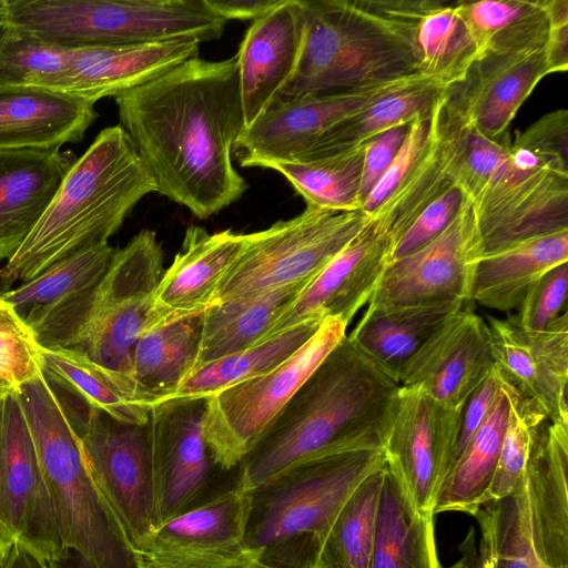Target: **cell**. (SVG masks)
Returning a JSON list of instances; mask_svg holds the SVG:
<instances>
[{
	"label": "cell",
	"instance_id": "12",
	"mask_svg": "<svg viewBox=\"0 0 568 568\" xmlns=\"http://www.w3.org/2000/svg\"><path fill=\"white\" fill-rule=\"evenodd\" d=\"M65 408L95 485L139 552L159 527L146 426L116 420L82 402L78 413Z\"/></svg>",
	"mask_w": 568,
	"mask_h": 568
},
{
	"label": "cell",
	"instance_id": "24",
	"mask_svg": "<svg viewBox=\"0 0 568 568\" xmlns=\"http://www.w3.org/2000/svg\"><path fill=\"white\" fill-rule=\"evenodd\" d=\"M528 542L541 568H568V426L538 430L521 481Z\"/></svg>",
	"mask_w": 568,
	"mask_h": 568
},
{
	"label": "cell",
	"instance_id": "14",
	"mask_svg": "<svg viewBox=\"0 0 568 568\" xmlns=\"http://www.w3.org/2000/svg\"><path fill=\"white\" fill-rule=\"evenodd\" d=\"M426 81L413 77L335 94L277 99L242 130L234 146L239 163L266 168L274 162L315 161L335 124L387 95Z\"/></svg>",
	"mask_w": 568,
	"mask_h": 568
},
{
	"label": "cell",
	"instance_id": "4",
	"mask_svg": "<svg viewBox=\"0 0 568 568\" xmlns=\"http://www.w3.org/2000/svg\"><path fill=\"white\" fill-rule=\"evenodd\" d=\"M432 2L302 0L303 52L294 78L278 99L335 94L423 77L416 30Z\"/></svg>",
	"mask_w": 568,
	"mask_h": 568
},
{
	"label": "cell",
	"instance_id": "46",
	"mask_svg": "<svg viewBox=\"0 0 568 568\" xmlns=\"http://www.w3.org/2000/svg\"><path fill=\"white\" fill-rule=\"evenodd\" d=\"M504 385L509 395V416L486 503L515 493L524 478L538 430L548 420L540 407L520 397L505 382Z\"/></svg>",
	"mask_w": 568,
	"mask_h": 568
},
{
	"label": "cell",
	"instance_id": "13",
	"mask_svg": "<svg viewBox=\"0 0 568 568\" xmlns=\"http://www.w3.org/2000/svg\"><path fill=\"white\" fill-rule=\"evenodd\" d=\"M204 409L205 399L172 398L150 412L146 428L159 527L241 488L239 468L224 470L211 456L203 435Z\"/></svg>",
	"mask_w": 568,
	"mask_h": 568
},
{
	"label": "cell",
	"instance_id": "43",
	"mask_svg": "<svg viewBox=\"0 0 568 568\" xmlns=\"http://www.w3.org/2000/svg\"><path fill=\"white\" fill-rule=\"evenodd\" d=\"M448 88L426 81L387 95L333 126L317 160L356 149L384 131L408 124ZM311 162V161H310Z\"/></svg>",
	"mask_w": 568,
	"mask_h": 568
},
{
	"label": "cell",
	"instance_id": "35",
	"mask_svg": "<svg viewBox=\"0 0 568 568\" xmlns=\"http://www.w3.org/2000/svg\"><path fill=\"white\" fill-rule=\"evenodd\" d=\"M568 260V230L535 237L481 257L476 266L471 301L509 312L545 273Z\"/></svg>",
	"mask_w": 568,
	"mask_h": 568
},
{
	"label": "cell",
	"instance_id": "23",
	"mask_svg": "<svg viewBox=\"0 0 568 568\" xmlns=\"http://www.w3.org/2000/svg\"><path fill=\"white\" fill-rule=\"evenodd\" d=\"M302 0H281L252 21L236 55L244 128L282 94L297 70L304 47Z\"/></svg>",
	"mask_w": 568,
	"mask_h": 568
},
{
	"label": "cell",
	"instance_id": "36",
	"mask_svg": "<svg viewBox=\"0 0 568 568\" xmlns=\"http://www.w3.org/2000/svg\"><path fill=\"white\" fill-rule=\"evenodd\" d=\"M39 354L41 371L49 383L116 420L148 425L152 407L139 397L126 376L98 365L77 351L39 347Z\"/></svg>",
	"mask_w": 568,
	"mask_h": 568
},
{
	"label": "cell",
	"instance_id": "37",
	"mask_svg": "<svg viewBox=\"0 0 568 568\" xmlns=\"http://www.w3.org/2000/svg\"><path fill=\"white\" fill-rule=\"evenodd\" d=\"M456 4L480 57L536 52L547 48L554 29L548 0H479Z\"/></svg>",
	"mask_w": 568,
	"mask_h": 568
},
{
	"label": "cell",
	"instance_id": "42",
	"mask_svg": "<svg viewBox=\"0 0 568 568\" xmlns=\"http://www.w3.org/2000/svg\"><path fill=\"white\" fill-rule=\"evenodd\" d=\"M384 466L344 504L321 544L314 568H371Z\"/></svg>",
	"mask_w": 568,
	"mask_h": 568
},
{
	"label": "cell",
	"instance_id": "33",
	"mask_svg": "<svg viewBox=\"0 0 568 568\" xmlns=\"http://www.w3.org/2000/svg\"><path fill=\"white\" fill-rule=\"evenodd\" d=\"M435 514L417 509L389 468L384 466L371 568H444L440 565Z\"/></svg>",
	"mask_w": 568,
	"mask_h": 568
},
{
	"label": "cell",
	"instance_id": "57",
	"mask_svg": "<svg viewBox=\"0 0 568 568\" xmlns=\"http://www.w3.org/2000/svg\"><path fill=\"white\" fill-rule=\"evenodd\" d=\"M460 558L448 568H483L475 542L474 528L470 527L464 541L459 545Z\"/></svg>",
	"mask_w": 568,
	"mask_h": 568
},
{
	"label": "cell",
	"instance_id": "48",
	"mask_svg": "<svg viewBox=\"0 0 568 568\" xmlns=\"http://www.w3.org/2000/svg\"><path fill=\"white\" fill-rule=\"evenodd\" d=\"M568 263L555 266L538 278L508 318L525 331H545L566 312Z\"/></svg>",
	"mask_w": 568,
	"mask_h": 568
},
{
	"label": "cell",
	"instance_id": "34",
	"mask_svg": "<svg viewBox=\"0 0 568 568\" xmlns=\"http://www.w3.org/2000/svg\"><path fill=\"white\" fill-rule=\"evenodd\" d=\"M310 283L288 284L210 306L203 314L195 371L258 344Z\"/></svg>",
	"mask_w": 568,
	"mask_h": 568
},
{
	"label": "cell",
	"instance_id": "18",
	"mask_svg": "<svg viewBox=\"0 0 568 568\" xmlns=\"http://www.w3.org/2000/svg\"><path fill=\"white\" fill-rule=\"evenodd\" d=\"M248 496L235 488L161 525L139 550L141 568H251Z\"/></svg>",
	"mask_w": 568,
	"mask_h": 568
},
{
	"label": "cell",
	"instance_id": "55",
	"mask_svg": "<svg viewBox=\"0 0 568 568\" xmlns=\"http://www.w3.org/2000/svg\"><path fill=\"white\" fill-rule=\"evenodd\" d=\"M4 568H48V565L29 548L13 541Z\"/></svg>",
	"mask_w": 568,
	"mask_h": 568
},
{
	"label": "cell",
	"instance_id": "32",
	"mask_svg": "<svg viewBox=\"0 0 568 568\" xmlns=\"http://www.w3.org/2000/svg\"><path fill=\"white\" fill-rule=\"evenodd\" d=\"M114 251L109 243L84 248L1 292L0 298L12 306L36 341L77 297L100 282Z\"/></svg>",
	"mask_w": 568,
	"mask_h": 568
},
{
	"label": "cell",
	"instance_id": "9",
	"mask_svg": "<svg viewBox=\"0 0 568 568\" xmlns=\"http://www.w3.org/2000/svg\"><path fill=\"white\" fill-rule=\"evenodd\" d=\"M367 222L361 210L335 212L306 205L292 219L245 234L243 252L222 281L214 304L312 282Z\"/></svg>",
	"mask_w": 568,
	"mask_h": 568
},
{
	"label": "cell",
	"instance_id": "22",
	"mask_svg": "<svg viewBox=\"0 0 568 568\" xmlns=\"http://www.w3.org/2000/svg\"><path fill=\"white\" fill-rule=\"evenodd\" d=\"M491 368L486 321L466 305L408 362L398 385L418 389L446 407L463 409Z\"/></svg>",
	"mask_w": 568,
	"mask_h": 568
},
{
	"label": "cell",
	"instance_id": "6",
	"mask_svg": "<svg viewBox=\"0 0 568 568\" xmlns=\"http://www.w3.org/2000/svg\"><path fill=\"white\" fill-rule=\"evenodd\" d=\"M384 465L383 449L343 452L305 460L246 491V545L267 565L314 568L344 504Z\"/></svg>",
	"mask_w": 568,
	"mask_h": 568
},
{
	"label": "cell",
	"instance_id": "38",
	"mask_svg": "<svg viewBox=\"0 0 568 568\" xmlns=\"http://www.w3.org/2000/svg\"><path fill=\"white\" fill-rule=\"evenodd\" d=\"M509 395L503 382L498 398L438 491L434 514L459 511L474 516L486 503L509 416Z\"/></svg>",
	"mask_w": 568,
	"mask_h": 568
},
{
	"label": "cell",
	"instance_id": "28",
	"mask_svg": "<svg viewBox=\"0 0 568 568\" xmlns=\"http://www.w3.org/2000/svg\"><path fill=\"white\" fill-rule=\"evenodd\" d=\"M75 160L60 149L0 151V261L31 233Z\"/></svg>",
	"mask_w": 568,
	"mask_h": 568
},
{
	"label": "cell",
	"instance_id": "25",
	"mask_svg": "<svg viewBox=\"0 0 568 568\" xmlns=\"http://www.w3.org/2000/svg\"><path fill=\"white\" fill-rule=\"evenodd\" d=\"M550 73L546 49L487 53L471 65L460 83L448 89V93L469 128L496 139L508 132L521 104Z\"/></svg>",
	"mask_w": 568,
	"mask_h": 568
},
{
	"label": "cell",
	"instance_id": "51",
	"mask_svg": "<svg viewBox=\"0 0 568 568\" xmlns=\"http://www.w3.org/2000/svg\"><path fill=\"white\" fill-rule=\"evenodd\" d=\"M408 125L409 123L388 129L365 143L359 187L361 207L397 154Z\"/></svg>",
	"mask_w": 568,
	"mask_h": 568
},
{
	"label": "cell",
	"instance_id": "50",
	"mask_svg": "<svg viewBox=\"0 0 568 568\" xmlns=\"http://www.w3.org/2000/svg\"><path fill=\"white\" fill-rule=\"evenodd\" d=\"M465 196L458 185L425 207L397 242L392 262L425 246L449 225L463 205Z\"/></svg>",
	"mask_w": 568,
	"mask_h": 568
},
{
	"label": "cell",
	"instance_id": "11",
	"mask_svg": "<svg viewBox=\"0 0 568 568\" xmlns=\"http://www.w3.org/2000/svg\"><path fill=\"white\" fill-rule=\"evenodd\" d=\"M342 321L325 320L317 332L273 371L205 398L203 435L214 463L235 470L294 393L346 335Z\"/></svg>",
	"mask_w": 568,
	"mask_h": 568
},
{
	"label": "cell",
	"instance_id": "61",
	"mask_svg": "<svg viewBox=\"0 0 568 568\" xmlns=\"http://www.w3.org/2000/svg\"><path fill=\"white\" fill-rule=\"evenodd\" d=\"M4 20V0H0V23Z\"/></svg>",
	"mask_w": 568,
	"mask_h": 568
},
{
	"label": "cell",
	"instance_id": "20",
	"mask_svg": "<svg viewBox=\"0 0 568 568\" xmlns=\"http://www.w3.org/2000/svg\"><path fill=\"white\" fill-rule=\"evenodd\" d=\"M448 89L432 106L428 136L417 161L399 186L368 216L394 248L419 213L457 185L469 126Z\"/></svg>",
	"mask_w": 568,
	"mask_h": 568
},
{
	"label": "cell",
	"instance_id": "16",
	"mask_svg": "<svg viewBox=\"0 0 568 568\" xmlns=\"http://www.w3.org/2000/svg\"><path fill=\"white\" fill-rule=\"evenodd\" d=\"M460 418L462 409L399 386L383 452L386 466L419 510L434 513L438 491L454 463Z\"/></svg>",
	"mask_w": 568,
	"mask_h": 568
},
{
	"label": "cell",
	"instance_id": "44",
	"mask_svg": "<svg viewBox=\"0 0 568 568\" xmlns=\"http://www.w3.org/2000/svg\"><path fill=\"white\" fill-rule=\"evenodd\" d=\"M71 51L3 20L0 23V87L63 92Z\"/></svg>",
	"mask_w": 568,
	"mask_h": 568
},
{
	"label": "cell",
	"instance_id": "58",
	"mask_svg": "<svg viewBox=\"0 0 568 568\" xmlns=\"http://www.w3.org/2000/svg\"><path fill=\"white\" fill-rule=\"evenodd\" d=\"M13 540L0 530V568H4Z\"/></svg>",
	"mask_w": 568,
	"mask_h": 568
},
{
	"label": "cell",
	"instance_id": "2",
	"mask_svg": "<svg viewBox=\"0 0 568 568\" xmlns=\"http://www.w3.org/2000/svg\"><path fill=\"white\" fill-rule=\"evenodd\" d=\"M399 385L345 335L239 465L248 491L305 460L383 449Z\"/></svg>",
	"mask_w": 568,
	"mask_h": 568
},
{
	"label": "cell",
	"instance_id": "10",
	"mask_svg": "<svg viewBox=\"0 0 568 568\" xmlns=\"http://www.w3.org/2000/svg\"><path fill=\"white\" fill-rule=\"evenodd\" d=\"M163 262L162 246L152 230H142L115 250L71 349L131 381L133 347L154 325V295L165 271Z\"/></svg>",
	"mask_w": 568,
	"mask_h": 568
},
{
	"label": "cell",
	"instance_id": "15",
	"mask_svg": "<svg viewBox=\"0 0 568 568\" xmlns=\"http://www.w3.org/2000/svg\"><path fill=\"white\" fill-rule=\"evenodd\" d=\"M0 530L45 562L64 548L54 506L17 389L2 397Z\"/></svg>",
	"mask_w": 568,
	"mask_h": 568
},
{
	"label": "cell",
	"instance_id": "47",
	"mask_svg": "<svg viewBox=\"0 0 568 568\" xmlns=\"http://www.w3.org/2000/svg\"><path fill=\"white\" fill-rule=\"evenodd\" d=\"M40 372L39 346L31 332L0 298V377L18 388Z\"/></svg>",
	"mask_w": 568,
	"mask_h": 568
},
{
	"label": "cell",
	"instance_id": "5",
	"mask_svg": "<svg viewBox=\"0 0 568 568\" xmlns=\"http://www.w3.org/2000/svg\"><path fill=\"white\" fill-rule=\"evenodd\" d=\"M457 185L474 210L483 257L568 230L567 151L529 129L511 141L469 128Z\"/></svg>",
	"mask_w": 568,
	"mask_h": 568
},
{
	"label": "cell",
	"instance_id": "52",
	"mask_svg": "<svg viewBox=\"0 0 568 568\" xmlns=\"http://www.w3.org/2000/svg\"><path fill=\"white\" fill-rule=\"evenodd\" d=\"M501 388L503 379L493 365L491 371L479 384V386L470 394L462 409L460 429L456 445L454 463L458 459L477 428L494 407Z\"/></svg>",
	"mask_w": 568,
	"mask_h": 568
},
{
	"label": "cell",
	"instance_id": "21",
	"mask_svg": "<svg viewBox=\"0 0 568 568\" xmlns=\"http://www.w3.org/2000/svg\"><path fill=\"white\" fill-rule=\"evenodd\" d=\"M394 247L369 223L303 290L262 342L305 322L342 321L348 326L369 302L392 263Z\"/></svg>",
	"mask_w": 568,
	"mask_h": 568
},
{
	"label": "cell",
	"instance_id": "62",
	"mask_svg": "<svg viewBox=\"0 0 568 568\" xmlns=\"http://www.w3.org/2000/svg\"><path fill=\"white\" fill-rule=\"evenodd\" d=\"M2 397L0 396V419H1Z\"/></svg>",
	"mask_w": 568,
	"mask_h": 568
},
{
	"label": "cell",
	"instance_id": "19",
	"mask_svg": "<svg viewBox=\"0 0 568 568\" xmlns=\"http://www.w3.org/2000/svg\"><path fill=\"white\" fill-rule=\"evenodd\" d=\"M493 365L520 397L550 423L568 426V321L562 313L545 331H525L508 317L487 316Z\"/></svg>",
	"mask_w": 568,
	"mask_h": 568
},
{
	"label": "cell",
	"instance_id": "31",
	"mask_svg": "<svg viewBox=\"0 0 568 568\" xmlns=\"http://www.w3.org/2000/svg\"><path fill=\"white\" fill-rule=\"evenodd\" d=\"M203 314L160 322L136 341L130 378L139 397L152 408L171 399L195 371Z\"/></svg>",
	"mask_w": 568,
	"mask_h": 568
},
{
	"label": "cell",
	"instance_id": "8",
	"mask_svg": "<svg viewBox=\"0 0 568 568\" xmlns=\"http://www.w3.org/2000/svg\"><path fill=\"white\" fill-rule=\"evenodd\" d=\"M4 19L68 49L219 39L226 21L205 0H4Z\"/></svg>",
	"mask_w": 568,
	"mask_h": 568
},
{
	"label": "cell",
	"instance_id": "17",
	"mask_svg": "<svg viewBox=\"0 0 568 568\" xmlns=\"http://www.w3.org/2000/svg\"><path fill=\"white\" fill-rule=\"evenodd\" d=\"M481 257L475 213L465 197L440 235L388 265L367 306L393 307L438 301L470 304L474 275Z\"/></svg>",
	"mask_w": 568,
	"mask_h": 568
},
{
	"label": "cell",
	"instance_id": "56",
	"mask_svg": "<svg viewBox=\"0 0 568 568\" xmlns=\"http://www.w3.org/2000/svg\"><path fill=\"white\" fill-rule=\"evenodd\" d=\"M47 565L48 568H95L80 550L70 546H65Z\"/></svg>",
	"mask_w": 568,
	"mask_h": 568
},
{
	"label": "cell",
	"instance_id": "45",
	"mask_svg": "<svg viewBox=\"0 0 568 568\" xmlns=\"http://www.w3.org/2000/svg\"><path fill=\"white\" fill-rule=\"evenodd\" d=\"M473 517L480 529L483 568H541L528 542L521 483L510 496L485 503Z\"/></svg>",
	"mask_w": 568,
	"mask_h": 568
},
{
	"label": "cell",
	"instance_id": "3",
	"mask_svg": "<svg viewBox=\"0 0 568 568\" xmlns=\"http://www.w3.org/2000/svg\"><path fill=\"white\" fill-rule=\"evenodd\" d=\"M156 192L121 125L103 129L64 176L31 233L0 268V293L53 264L108 243L134 206Z\"/></svg>",
	"mask_w": 568,
	"mask_h": 568
},
{
	"label": "cell",
	"instance_id": "60",
	"mask_svg": "<svg viewBox=\"0 0 568 568\" xmlns=\"http://www.w3.org/2000/svg\"><path fill=\"white\" fill-rule=\"evenodd\" d=\"M251 568H286V567L272 566V565H267L265 562L257 560Z\"/></svg>",
	"mask_w": 568,
	"mask_h": 568
},
{
	"label": "cell",
	"instance_id": "59",
	"mask_svg": "<svg viewBox=\"0 0 568 568\" xmlns=\"http://www.w3.org/2000/svg\"><path fill=\"white\" fill-rule=\"evenodd\" d=\"M17 389L13 385H11L9 382L0 377V396H4L8 393Z\"/></svg>",
	"mask_w": 568,
	"mask_h": 568
},
{
	"label": "cell",
	"instance_id": "41",
	"mask_svg": "<svg viewBox=\"0 0 568 568\" xmlns=\"http://www.w3.org/2000/svg\"><path fill=\"white\" fill-rule=\"evenodd\" d=\"M365 144L311 162H274L265 169L281 173L306 205L335 212L361 210L359 187Z\"/></svg>",
	"mask_w": 568,
	"mask_h": 568
},
{
	"label": "cell",
	"instance_id": "54",
	"mask_svg": "<svg viewBox=\"0 0 568 568\" xmlns=\"http://www.w3.org/2000/svg\"><path fill=\"white\" fill-rule=\"evenodd\" d=\"M546 51L552 73L568 70V24L554 27Z\"/></svg>",
	"mask_w": 568,
	"mask_h": 568
},
{
	"label": "cell",
	"instance_id": "1",
	"mask_svg": "<svg viewBox=\"0 0 568 568\" xmlns=\"http://www.w3.org/2000/svg\"><path fill=\"white\" fill-rule=\"evenodd\" d=\"M114 100L158 193L200 220L245 193L232 161L244 129L236 55L189 59Z\"/></svg>",
	"mask_w": 568,
	"mask_h": 568
},
{
	"label": "cell",
	"instance_id": "53",
	"mask_svg": "<svg viewBox=\"0 0 568 568\" xmlns=\"http://www.w3.org/2000/svg\"><path fill=\"white\" fill-rule=\"evenodd\" d=\"M281 0H205L207 7L226 22L256 20L274 9Z\"/></svg>",
	"mask_w": 568,
	"mask_h": 568
},
{
	"label": "cell",
	"instance_id": "49",
	"mask_svg": "<svg viewBox=\"0 0 568 568\" xmlns=\"http://www.w3.org/2000/svg\"><path fill=\"white\" fill-rule=\"evenodd\" d=\"M430 111L432 108L419 113L409 123L397 154L362 204L361 211L367 216L399 186L417 161L428 136Z\"/></svg>",
	"mask_w": 568,
	"mask_h": 568
},
{
	"label": "cell",
	"instance_id": "27",
	"mask_svg": "<svg viewBox=\"0 0 568 568\" xmlns=\"http://www.w3.org/2000/svg\"><path fill=\"white\" fill-rule=\"evenodd\" d=\"M200 42L171 40L72 49L63 92L95 103L118 97L199 57Z\"/></svg>",
	"mask_w": 568,
	"mask_h": 568
},
{
	"label": "cell",
	"instance_id": "7",
	"mask_svg": "<svg viewBox=\"0 0 568 568\" xmlns=\"http://www.w3.org/2000/svg\"><path fill=\"white\" fill-rule=\"evenodd\" d=\"M65 546L95 568H141L140 556L95 485L68 410L42 371L17 388Z\"/></svg>",
	"mask_w": 568,
	"mask_h": 568
},
{
	"label": "cell",
	"instance_id": "30",
	"mask_svg": "<svg viewBox=\"0 0 568 568\" xmlns=\"http://www.w3.org/2000/svg\"><path fill=\"white\" fill-rule=\"evenodd\" d=\"M466 305L470 304L462 301H438L393 307L367 306L347 336L398 384L408 362Z\"/></svg>",
	"mask_w": 568,
	"mask_h": 568
},
{
	"label": "cell",
	"instance_id": "40",
	"mask_svg": "<svg viewBox=\"0 0 568 568\" xmlns=\"http://www.w3.org/2000/svg\"><path fill=\"white\" fill-rule=\"evenodd\" d=\"M322 323H302L247 349L199 367L172 398L205 399L225 388L273 371L295 354L317 332Z\"/></svg>",
	"mask_w": 568,
	"mask_h": 568
},
{
	"label": "cell",
	"instance_id": "29",
	"mask_svg": "<svg viewBox=\"0 0 568 568\" xmlns=\"http://www.w3.org/2000/svg\"><path fill=\"white\" fill-rule=\"evenodd\" d=\"M94 104L64 92L0 87V151L77 143L98 116Z\"/></svg>",
	"mask_w": 568,
	"mask_h": 568
},
{
	"label": "cell",
	"instance_id": "39",
	"mask_svg": "<svg viewBox=\"0 0 568 568\" xmlns=\"http://www.w3.org/2000/svg\"><path fill=\"white\" fill-rule=\"evenodd\" d=\"M420 74L444 88L460 83L480 58L456 3L433 1L416 30Z\"/></svg>",
	"mask_w": 568,
	"mask_h": 568
},
{
	"label": "cell",
	"instance_id": "26",
	"mask_svg": "<svg viewBox=\"0 0 568 568\" xmlns=\"http://www.w3.org/2000/svg\"><path fill=\"white\" fill-rule=\"evenodd\" d=\"M245 234L209 233L189 226L182 250L164 271L154 295V325L205 312L215 303L222 281L243 252Z\"/></svg>",
	"mask_w": 568,
	"mask_h": 568
}]
</instances>
